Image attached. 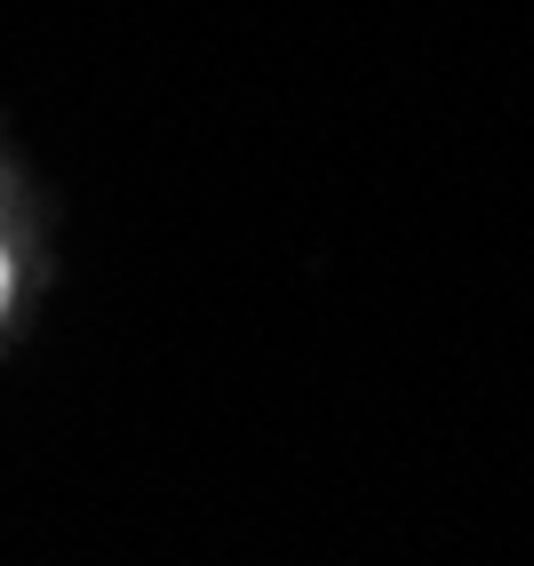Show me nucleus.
I'll list each match as a JSON object with an SVG mask.
<instances>
[{
	"instance_id": "1",
	"label": "nucleus",
	"mask_w": 534,
	"mask_h": 566,
	"mask_svg": "<svg viewBox=\"0 0 534 566\" xmlns=\"http://www.w3.org/2000/svg\"><path fill=\"white\" fill-rule=\"evenodd\" d=\"M9 304H17V263H9V240H0V319H9Z\"/></svg>"
}]
</instances>
